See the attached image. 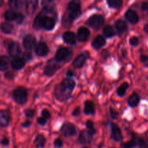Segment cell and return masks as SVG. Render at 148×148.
Listing matches in <instances>:
<instances>
[{
    "mask_svg": "<svg viewBox=\"0 0 148 148\" xmlns=\"http://www.w3.org/2000/svg\"><path fill=\"white\" fill-rule=\"evenodd\" d=\"M75 87V82L73 79H65L61 82L60 85L56 88L55 92L56 97L59 101H65L70 97L71 93Z\"/></svg>",
    "mask_w": 148,
    "mask_h": 148,
    "instance_id": "1",
    "label": "cell"
},
{
    "mask_svg": "<svg viewBox=\"0 0 148 148\" xmlns=\"http://www.w3.org/2000/svg\"><path fill=\"white\" fill-rule=\"evenodd\" d=\"M13 98L16 103L20 105L25 104L27 101V91L23 87L16 88L13 92Z\"/></svg>",
    "mask_w": 148,
    "mask_h": 148,
    "instance_id": "2",
    "label": "cell"
},
{
    "mask_svg": "<svg viewBox=\"0 0 148 148\" xmlns=\"http://www.w3.org/2000/svg\"><path fill=\"white\" fill-rule=\"evenodd\" d=\"M104 22H105V20L102 15L95 14V15H92V17L88 19V24L92 28L99 29L103 25Z\"/></svg>",
    "mask_w": 148,
    "mask_h": 148,
    "instance_id": "3",
    "label": "cell"
},
{
    "mask_svg": "<svg viewBox=\"0 0 148 148\" xmlns=\"http://www.w3.org/2000/svg\"><path fill=\"white\" fill-rule=\"evenodd\" d=\"M72 54V51L66 47H60L55 55V60L58 62H64Z\"/></svg>",
    "mask_w": 148,
    "mask_h": 148,
    "instance_id": "4",
    "label": "cell"
},
{
    "mask_svg": "<svg viewBox=\"0 0 148 148\" xmlns=\"http://www.w3.org/2000/svg\"><path fill=\"white\" fill-rule=\"evenodd\" d=\"M61 132L65 137H73L77 134V129L71 123H64L61 128Z\"/></svg>",
    "mask_w": 148,
    "mask_h": 148,
    "instance_id": "5",
    "label": "cell"
},
{
    "mask_svg": "<svg viewBox=\"0 0 148 148\" xmlns=\"http://www.w3.org/2000/svg\"><path fill=\"white\" fill-rule=\"evenodd\" d=\"M60 65L59 64V62H55L53 60H50L48 62L46 65L44 67V74L48 76H52L56 73V71L59 69Z\"/></svg>",
    "mask_w": 148,
    "mask_h": 148,
    "instance_id": "6",
    "label": "cell"
},
{
    "mask_svg": "<svg viewBox=\"0 0 148 148\" xmlns=\"http://www.w3.org/2000/svg\"><path fill=\"white\" fill-rule=\"evenodd\" d=\"M93 140V134L89 131V130H82L79 133V137H78V142L80 144H90Z\"/></svg>",
    "mask_w": 148,
    "mask_h": 148,
    "instance_id": "7",
    "label": "cell"
},
{
    "mask_svg": "<svg viewBox=\"0 0 148 148\" xmlns=\"http://www.w3.org/2000/svg\"><path fill=\"white\" fill-rule=\"evenodd\" d=\"M8 52L9 54L12 57H17L21 53V48L18 43L14 41H10L8 44Z\"/></svg>",
    "mask_w": 148,
    "mask_h": 148,
    "instance_id": "8",
    "label": "cell"
},
{
    "mask_svg": "<svg viewBox=\"0 0 148 148\" xmlns=\"http://www.w3.org/2000/svg\"><path fill=\"white\" fill-rule=\"evenodd\" d=\"M36 38L33 35L30 34H28L25 36L23 40V45L26 50H31L33 48L36 47Z\"/></svg>",
    "mask_w": 148,
    "mask_h": 148,
    "instance_id": "9",
    "label": "cell"
},
{
    "mask_svg": "<svg viewBox=\"0 0 148 148\" xmlns=\"http://www.w3.org/2000/svg\"><path fill=\"white\" fill-rule=\"evenodd\" d=\"M111 138L116 142H121L123 140V135L121 130L115 123H111Z\"/></svg>",
    "mask_w": 148,
    "mask_h": 148,
    "instance_id": "10",
    "label": "cell"
},
{
    "mask_svg": "<svg viewBox=\"0 0 148 148\" xmlns=\"http://www.w3.org/2000/svg\"><path fill=\"white\" fill-rule=\"evenodd\" d=\"M55 26V20L48 16H42L41 27L46 30H51Z\"/></svg>",
    "mask_w": 148,
    "mask_h": 148,
    "instance_id": "11",
    "label": "cell"
},
{
    "mask_svg": "<svg viewBox=\"0 0 148 148\" xmlns=\"http://www.w3.org/2000/svg\"><path fill=\"white\" fill-rule=\"evenodd\" d=\"M89 56V54L87 51L83 52V53H80L79 55H78L77 57L74 60L73 62V66L75 68H81L85 64V61L87 60L88 57Z\"/></svg>",
    "mask_w": 148,
    "mask_h": 148,
    "instance_id": "12",
    "label": "cell"
},
{
    "mask_svg": "<svg viewBox=\"0 0 148 148\" xmlns=\"http://www.w3.org/2000/svg\"><path fill=\"white\" fill-rule=\"evenodd\" d=\"M36 53L39 56H45L49 53V48L44 42H39L35 47Z\"/></svg>",
    "mask_w": 148,
    "mask_h": 148,
    "instance_id": "13",
    "label": "cell"
},
{
    "mask_svg": "<svg viewBox=\"0 0 148 148\" xmlns=\"http://www.w3.org/2000/svg\"><path fill=\"white\" fill-rule=\"evenodd\" d=\"M10 121V114L7 110L0 111V127H6L8 126Z\"/></svg>",
    "mask_w": 148,
    "mask_h": 148,
    "instance_id": "14",
    "label": "cell"
},
{
    "mask_svg": "<svg viewBox=\"0 0 148 148\" xmlns=\"http://www.w3.org/2000/svg\"><path fill=\"white\" fill-rule=\"evenodd\" d=\"M90 32L89 29L85 27H81L78 29L77 37L78 40L83 42L88 40L90 36Z\"/></svg>",
    "mask_w": 148,
    "mask_h": 148,
    "instance_id": "15",
    "label": "cell"
},
{
    "mask_svg": "<svg viewBox=\"0 0 148 148\" xmlns=\"http://www.w3.org/2000/svg\"><path fill=\"white\" fill-rule=\"evenodd\" d=\"M25 61L23 58L21 57H15L12 59L11 62V66L12 69L15 70H20L22 68L24 67Z\"/></svg>",
    "mask_w": 148,
    "mask_h": 148,
    "instance_id": "16",
    "label": "cell"
},
{
    "mask_svg": "<svg viewBox=\"0 0 148 148\" xmlns=\"http://www.w3.org/2000/svg\"><path fill=\"white\" fill-rule=\"evenodd\" d=\"M63 39L66 43L71 45H75L77 41V37L73 32H65L63 35Z\"/></svg>",
    "mask_w": 148,
    "mask_h": 148,
    "instance_id": "17",
    "label": "cell"
},
{
    "mask_svg": "<svg viewBox=\"0 0 148 148\" xmlns=\"http://www.w3.org/2000/svg\"><path fill=\"white\" fill-rule=\"evenodd\" d=\"M125 17L130 23L132 24H136L139 21V17L137 13L134 10H130L126 12Z\"/></svg>",
    "mask_w": 148,
    "mask_h": 148,
    "instance_id": "18",
    "label": "cell"
},
{
    "mask_svg": "<svg viewBox=\"0 0 148 148\" xmlns=\"http://www.w3.org/2000/svg\"><path fill=\"white\" fill-rule=\"evenodd\" d=\"M27 14H32L38 7V0H25Z\"/></svg>",
    "mask_w": 148,
    "mask_h": 148,
    "instance_id": "19",
    "label": "cell"
},
{
    "mask_svg": "<svg viewBox=\"0 0 148 148\" xmlns=\"http://www.w3.org/2000/svg\"><path fill=\"white\" fill-rule=\"evenodd\" d=\"M106 44V39L102 36H98L95 38L92 43V46L95 49H99Z\"/></svg>",
    "mask_w": 148,
    "mask_h": 148,
    "instance_id": "20",
    "label": "cell"
},
{
    "mask_svg": "<svg viewBox=\"0 0 148 148\" xmlns=\"http://www.w3.org/2000/svg\"><path fill=\"white\" fill-rule=\"evenodd\" d=\"M95 108L93 103L90 101H87L85 103V109L84 112L87 115H92L95 114Z\"/></svg>",
    "mask_w": 148,
    "mask_h": 148,
    "instance_id": "21",
    "label": "cell"
},
{
    "mask_svg": "<svg viewBox=\"0 0 148 148\" xmlns=\"http://www.w3.org/2000/svg\"><path fill=\"white\" fill-rule=\"evenodd\" d=\"M46 139L43 134H38L34 140V145L37 148H44Z\"/></svg>",
    "mask_w": 148,
    "mask_h": 148,
    "instance_id": "22",
    "label": "cell"
},
{
    "mask_svg": "<svg viewBox=\"0 0 148 148\" xmlns=\"http://www.w3.org/2000/svg\"><path fill=\"white\" fill-rule=\"evenodd\" d=\"M9 7L14 10H21L23 7V0H9Z\"/></svg>",
    "mask_w": 148,
    "mask_h": 148,
    "instance_id": "23",
    "label": "cell"
},
{
    "mask_svg": "<svg viewBox=\"0 0 148 148\" xmlns=\"http://www.w3.org/2000/svg\"><path fill=\"white\" fill-rule=\"evenodd\" d=\"M13 28H14L13 25L10 23H7V22L1 23V25H0V29H1V30L4 33H6V34H10V33H11L12 32Z\"/></svg>",
    "mask_w": 148,
    "mask_h": 148,
    "instance_id": "24",
    "label": "cell"
},
{
    "mask_svg": "<svg viewBox=\"0 0 148 148\" xmlns=\"http://www.w3.org/2000/svg\"><path fill=\"white\" fill-rule=\"evenodd\" d=\"M115 27L116 29L117 32L119 34L124 33L126 30L127 29V25L124 20H118L115 23Z\"/></svg>",
    "mask_w": 148,
    "mask_h": 148,
    "instance_id": "25",
    "label": "cell"
},
{
    "mask_svg": "<svg viewBox=\"0 0 148 148\" xmlns=\"http://www.w3.org/2000/svg\"><path fill=\"white\" fill-rule=\"evenodd\" d=\"M140 102V97L137 93H133L128 98V103L130 106L135 107L138 105Z\"/></svg>",
    "mask_w": 148,
    "mask_h": 148,
    "instance_id": "26",
    "label": "cell"
},
{
    "mask_svg": "<svg viewBox=\"0 0 148 148\" xmlns=\"http://www.w3.org/2000/svg\"><path fill=\"white\" fill-rule=\"evenodd\" d=\"M10 60L8 57L5 56H0V70L4 71L8 69Z\"/></svg>",
    "mask_w": 148,
    "mask_h": 148,
    "instance_id": "27",
    "label": "cell"
},
{
    "mask_svg": "<svg viewBox=\"0 0 148 148\" xmlns=\"http://www.w3.org/2000/svg\"><path fill=\"white\" fill-rule=\"evenodd\" d=\"M17 13L15 12L12 11V10H8L4 14V18L8 21H12V20H15L17 18Z\"/></svg>",
    "mask_w": 148,
    "mask_h": 148,
    "instance_id": "28",
    "label": "cell"
},
{
    "mask_svg": "<svg viewBox=\"0 0 148 148\" xmlns=\"http://www.w3.org/2000/svg\"><path fill=\"white\" fill-rule=\"evenodd\" d=\"M129 88V84L127 82H124L123 83L119 88L117 89V94L119 95V96L123 97L126 93V91Z\"/></svg>",
    "mask_w": 148,
    "mask_h": 148,
    "instance_id": "29",
    "label": "cell"
},
{
    "mask_svg": "<svg viewBox=\"0 0 148 148\" xmlns=\"http://www.w3.org/2000/svg\"><path fill=\"white\" fill-rule=\"evenodd\" d=\"M103 34L108 38H111L115 35L114 28L111 25H106L103 29Z\"/></svg>",
    "mask_w": 148,
    "mask_h": 148,
    "instance_id": "30",
    "label": "cell"
},
{
    "mask_svg": "<svg viewBox=\"0 0 148 148\" xmlns=\"http://www.w3.org/2000/svg\"><path fill=\"white\" fill-rule=\"evenodd\" d=\"M107 2L112 8H119L122 5V0H107Z\"/></svg>",
    "mask_w": 148,
    "mask_h": 148,
    "instance_id": "31",
    "label": "cell"
},
{
    "mask_svg": "<svg viewBox=\"0 0 148 148\" xmlns=\"http://www.w3.org/2000/svg\"><path fill=\"white\" fill-rule=\"evenodd\" d=\"M41 17L42 15L38 14L37 17L35 19L34 22H33V27L36 30H39V29L41 28Z\"/></svg>",
    "mask_w": 148,
    "mask_h": 148,
    "instance_id": "32",
    "label": "cell"
},
{
    "mask_svg": "<svg viewBox=\"0 0 148 148\" xmlns=\"http://www.w3.org/2000/svg\"><path fill=\"white\" fill-rule=\"evenodd\" d=\"M137 146V143L135 140H131L122 145L123 148H134Z\"/></svg>",
    "mask_w": 148,
    "mask_h": 148,
    "instance_id": "33",
    "label": "cell"
},
{
    "mask_svg": "<svg viewBox=\"0 0 148 148\" xmlns=\"http://www.w3.org/2000/svg\"><path fill=\"white\" fill-rule=\"evenodd\" d=\"M86 127L88 129V130H89L92 134H95V133H96V130L94 129V124L92 121L88 120V121L86 122Z\"/></svg>",
    "mask_w": 148,
    "mask_h": 148,
    "instance_id": "34",
    "label": "cell"
},
{
    "mask_svg": "<svg viewBox=\"0 0 148 148\" xmlns=\"http://www.w3.org/2000/svg\"><path fill=\"white\" fill-rule=\"evenodd\" d=\"M53 145H54L55 147L56 148H61L63 147L64 145V142L62 139L57 138L54 140V143H53Z\"/></svg>",
    "mask_w": 148,
    "mask_h": 148,
    "instance_id": "35",
    "label": "cell"
},
{
    "mask_svg": "<svg viewBox=\"0 0 148 148\" xmlns=\"http://www.w3.org/2000/svg\"><path fill=\"white\" fill-rule=\"evenodd\" d=\"M139 42H140L139 38L137 37H136V36H134V37L131 38L130 40V45L133 46H137V45L139 44Z\"/></svg>",
    "mask_w": 148,
    "mask_h": 148,
    "instance_id": "36",
    "label": "cell"
},
{
    "mask_svg": "<svg viewBox=\"0 0 148 148\" xmlns=\"http://www.w3.org/2000/svg\"><path fill=\"white\" fill-rule=\"evenodd\" d=\"M34 114H35V110L33 109H30V108H29V109H27L25 111V116L27 117V118H33V116H34Z\"/></svg>",
    "mask_w": 148,
    "mask_h": 148,
    "instance_id": "37",
    "label": "cell"
},
{
    "mask_svg": "<svg viewBox=\"0 0 148 148\" xmlns=\"http://www.w3.org/2000/svg\"><path fill=\"white\" fill-rule=\"evenodd\" d=\"M109 114H110V116H111V118L114 119H116L118 118V113H117L115 110L113 109L112 108H110Z\"/></svg>",
    "mask_w": 148,
    "mask_h": 148,
    "instance_id": "38",
    "label": "cell"
},
{
    "mask_svg": "<svg viewBox=\"0 0 148 148\" xmlns=\"http://www.w3.org/2000/svg\"><path fill=\"white\" fill-rule=\"evenodd\" d=\"M33 56H32V53L30 51H26L23 53V59H25V61H30L32 59Z\"/></svg>",
    "mask_w": 148,
    "mask_h": 148,
    "instance_id": "39",
    "label": "cell"
},
{
    "mask_svg": "<svg viewBox=\"0 0 148 148\" xmlns=\"http://www.w3.org/2000/svg\"><path fill=\"white\" fill-rule=\"evenodd\" d=\"M42 116L43 117H44L46 119H49L51 118V114L47 109H43V111H42Z\"/></svg>",
    "mask_w": 148,
    "mask_h": 148,
    "instance_id": "40",
    "label": "cell"
},
{
    "mask_svg": "<svg viewBox=\"0 0 148 148\" xmlns=\"http://www.w3.org/2000/svg\"><path fill=\"white\" fill-rule=\"evenodd\" d=\"M0 144L2 146H4V147H7V146L9 145L10 144V140H9L8 138L5 137V138H3L2 140L0 141Z\"/></svg>",
    "mask_w": 148,
    "mask_h": 148,
    "instance_id": "41",
    "label": "cell"
},
{
    "mask_svg": "<svg viewBox=\"0 0 148 148\" xmlns=\"http://www.w3.org/2000/svg\"><path fill=\"white\" fill-rule=\"evenodd\" d=\"M37 122L40 125H45L46 124V122H47V119H45L44 117H40V118H38Z\"/></svg>",
    "mask_w": 148,
    "mask_h": 148,
    "instance_id": "42",
    "label": "cell"
},
{
    "mask_svg": "<svg viewBox=\"0 0 148 148\" xmlns=\"http://www.w3.org/2000/svg\"><path fill=\"white\" fill-rule=\"evenodd\" d=\"M23 19H24V17L22 14L20 13H17V18H16V22H17L18 24H20V23H23Z\"/></svg>",
    "mask_w": 148,
    "mask_h": 148,
    "instance_id": "43",
    "label": "cell"
},
{
    "mask_svg": "<svg viewBox=\"0 0 148 148\" xmlns=\"http://www.w3.org/2000/svg\"><path fill=\"white\" fill-rule=\"evenodd\" d=\"M14 74L12 72H7L5 75H4V77H5L7 79H12L13 77H14Z\"/></svg>",
    "mask_w": 148,
    "mask_h": 148,
    "instance_id": "44",
    "label": "cell"
},
{
    "mask_svg": "<svg viewBox=\"0 0 148 148\" xmlns=\"http://www.w3.org/2000/svg\"><path fill=\"white\" fill-rule=\"evenodd\" d=\"M80 114V109L79 108H76L75 110H74L73 113H72V115L75 116H77Z\"/></svg>",
    "mask_w": 148,
    "mask_h": 148,
    "instance_id": "45",
    "label": "cell"
},
{
    "mask_svg": "<svg viewBox=\"0 0 148 148\" xmlns=\"http://www.w3.org/2000/svg\"><path fill=\"white\" fill-rule=\"evenodd\" d=\"M30 125H31V122L29 120H27V121H25L24 123L22 124V127H29Z\"/></svg>",
    "mask_w": 148,
    "mask_h": 148,
    "instance_id": "46",
    "label": "cell"
},
{
    "mask_svg": "<svg viewBox=\"0 0 148 148\" xmlns=\"http://www.w3.org/2000/svg\"><path fill=\"white\" fill-rule=\"evenodd\" d=\"M140 59H141V61L143 63H146V62H148V56H146V55H142L141 57H140Z\"/></svg>",
    "mask_w": 148,
    "mask_h": 148,
    "instance_id": "47",
    "label": "cell"
},
{
    "mask_svg": "<svg viewBox=\"0 0 148 148\" xmlns=\"http://www.w3.org/2000/svg\"><path fill=\"white\" fill-rule=\"evenodd\" d=\"M148 9V2H144L142 5V10H146Z\"/></svg>",
    "mask_w": 148,
    "mask_h": 148,
    "instance_id": "48",
    "label": "cell"
},
{
    "mask_svg": "<svg viewBox=\"0 0 148 148\" xmlns=\"http://www.w3.org/2000/svg\"><path fill=\"white\" fill-rule=\"evenodd\" d=\"M66 75H67L68 77H73L74 75H75V73H74L72 71L69 70V71H68L67 72H66Z\"/></svg>",
    "mask_w": 148,
    "mask_h": 148,
    "instance_id": "49",
    "label": "cell"
},
{
    "mask_svg": "<svg viewBox=\"0 0 148 148\" xmlns=\"http://www.w3.org/2000/svg\"><path fill=\"white\" fill-rule=\"evenodd\" d=\"M144 30H145V33H148V23H147V24H146L145 25Z\"/></svg>",
    "mask_w": 148,
    "mask_h": 148,
    "instance_id": "50",
    "label": "cell"
},
{
    "mask_svg": "<svg viewBox=\"0 0 148 148\" xmlns=\"http://www.w3.org/2000/svg\"><path fill=\"white\" fill-rule=\"evenodd\" d=\"M83 148H89V147H83Z\"/></svg>",
    "mask_w": 148,
    "mask_h": 148,
    "instance_id": "51",
    "label": "cell"
},
{
    "mask_svg": "<svg viewBox=\"0 0 148 148\" xmlns=\"http://www.w3.org/2000/svg\"><path fill=\"white\" fill-rule=\"evenodd\" d=\"M50 1H52V0H50Z\"/></svg>",
    "mask_w": 148,
    "mask_h": 148,
    "instance_id": "52",
    "label": "cell"
}]
</instances>
